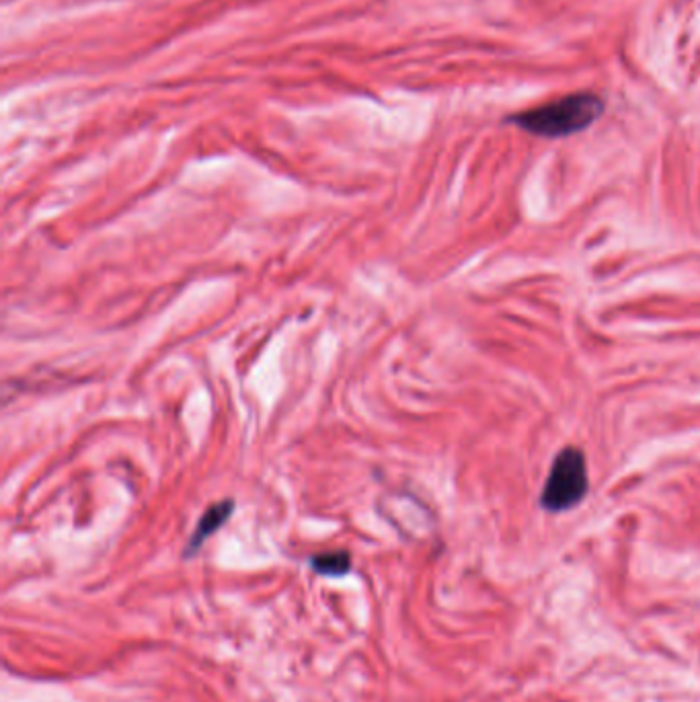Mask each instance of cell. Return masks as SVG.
I'll use <instances>...</instances> for the list:
<instances>
[{"instance_id":"obj_2","label":"cell","mask_w":700,"mask_h":702,"mask_svg":"<svg viewBox=\"0 0 700 702\" xmlns=\"http://www.w3.org/2000/svg\"><path fill=\"white\" fill-rule=\"evenodd\" d=\"M590 489V475L586 454L579 448H563L558 452L547 485L542 489L540 504L547 512H567L581 504Z\"/></svg>"},{"instance_id":"obj_4","label":"cell","mask_w":700,"mask_h":702,"mask_svg":"<svg viewBox=\"0 0 700 702\" xmlns=\"http://www.w3.org/2000/svg\"><path fill=\"white\" fill-rule=\"evenodd\" d=\"M310 565L319 576L342 577L349 574L352 557L345 551H331L312 557Z\"/></svg>"},{"instance_id":"obj_3","label":"cell","mask_w":700,"mask_h":702,"mask_svg":"<svg viewBox=\"0 0 700 702\" xmlns=\"http://www.w3.org/2000/svg\"><path fill=\"white\" fill-rule=\"evenodd\" d=\"M234 512V502L233 500H224V502H218V504L210 505L204 516L199 518L198 526H196V532L192 537V541L187 544L185 549V557L194 555L196 551H199V546L204 542L208 541L212 534H216L224 524L229 522V518L233 516Z\"/></svg>"},{"instance_id":"obj_1","label":"cell","mask_w":700,"mask_h":702,"mask_svg":"<svg viewBox=\"0 0 700 702\" xmlns=\"http://www.w3.org/2000/svg\"><path fill=\"white\" fill-rule=\"evenodd\" d=\"M604 106L606 103L598 93L581 90L520 111L507 122L542 138H565L592 126L604 113Z\"/></svg>"}]
</instances>
